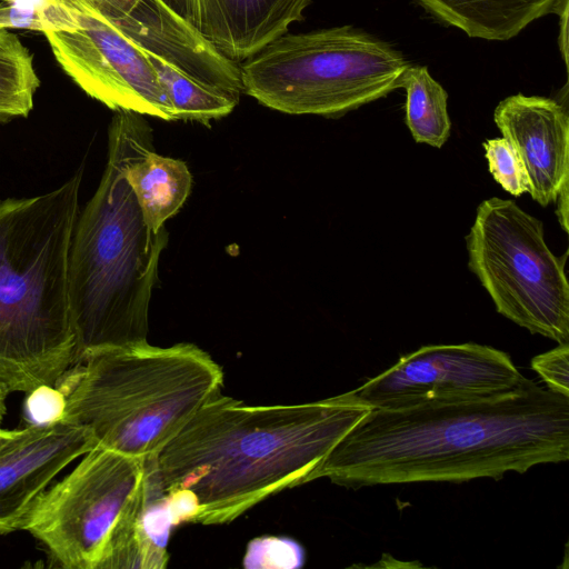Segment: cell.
Masks as SVG:
<instances>
[{"mask_svg":"<svg viewBox=\"0 0 569 569\" xmlns=\"http://www.w3.org/2000/svg\"><path fill=\"white\" fill-rule=\"evenodd\" d=\"M569 459V397L528 378L508 391L371 409L313 475L346 488L466 482Z\"/></svg>","mask_w":569,"mask_h":569,"instance_id":"6da1fadb","label":"cell"},{"mask_svg":"<svg viewBox=\"0 0 569 569\" xmlns=\"http://www.w3.org/2000/svg\"><path fill=\"white\" fill-rule=\"evenodd\" d=\"M370 410L350 391L274 406L219 392L152 458L171 521L228 523L269 496L313 481L329 451Z\"/></svg>","mask_w":569,"mask_h":569,"instance_id":"7a4b0ae2","label":"cell"},{"mask_svg":"<svg viewBox=\"0 0 569 569\" xmlns=\"http://www.w3.org/2000/svg\"><path fill=\"white\" fill-rule=\"evenodd\" d=\"M82 171L54 190L0 202V383L29 393L77 362L69 254Z\"/></svg>","mask_w":569,"mask_h":569,"instance_id":"3957f363","label":"cell"},{"mask_svg":"<svg viewBox=\"0 0 569 569\" xmlns=\"http://www.w3.org/2000/svg\"><path fill=\"white\" fill-rule=\"evenodd\" d=\"M126 110L108 130V161L100 183L79 212L69 254V301L77 363L147 340L151 292L168 243L151 230L126 174Z\"/></svg>","mask_w":569,"mask_h":569,"instance_id":"277c9868","label":"cell"},{"mask_svg":"<svg viewBox=\"0 0 569 569\" xmlns=\"http://www.w3.org/2000/svg\"><path fill=\"white\" fill-rule=\"evenodd\" d=\"M222 386L221 367L196 345L144 341L74 365L56 387L60 421L87 429L97 447L152 459Z\"/></svg>","mask_w":569,"mask_h":569,"instance_id":"5b68a950","label":"cell"},{"mask_svg":"<svg viewBox=\"0 0 569 569\" xmlns=\"http://www.w3.org/2000/svg\"><path fill=\"white\" fill-rule=\"evenodd\" d=\"M152 459L94 447L33 502L23 529L67 569L163 568L168 553L146 525Z\"/></svg>","mask_w":569,"mask_h":569,"instance_id":"8992f818","label":"cell"},{"mask_svg":"<svg viewBox=\"0 0 569 569\" xmlns=\"http://www.w3.org/2000/svg\"><path fill=\"white\" fill-rule=\"evenodd\" d=\"M242 62V91L259 103L327 118L385 98L410 66L390 43L352 26L284 33Z\"/></svg>","mask_w":569,"mask_h":569,"instance_id":"52a82bcc","label":"cell"},{"mask_svg":"<svg viewBox=\"0 0 569 569\" xmlns=\"http://www.w3.org/2000/svg\"><path fill=\"white\" fill-rule=\"evenodd\" d=\"M468 266L496 310L516 325L569 343L567 254L556 256L543 224L512 200L482 201L466 236Z\"/></svg>","mask_w":569,"mask_h":569,"instance_id":"ba28073f","label":"cell"},{"mask_svg":"<svg viewBox=\"0 0 569 569\" xmlns=\"http://www.w3.org/2000/svg\"><path fill=\"white\" fill-rule=\"evenodd\" d=\"M76 24L43 32L63 71L91 98L113 111L177 120L172 103L146 56L87 0H61Z\"/></svg>","mask_w":569,"mask_h":569,"instance_id":"9c48e42d","label":"cell"},{"mask_svg":"<svg viewBox=\"0 0 569 569\" xmlns=\"http://www.w3.org/2000/svg\"><path fill=\"white\" fill-rule=\"evenodd\" d=\"M510 356L475 342L428 345L351 390L371 409L459 400L508 391L522 380Z\"/></svg>","mask_w":569,"mask_h":569,"instance_id":"30bf717a","label":"cell"},{"mask_svg":"<svg viewBox=\"0 0 569 569\" xmlns=\"http://www.w3.org/2000/svg\"><path fill=\"white\" fill-rule=\"evenodd\" d=\"M94 447L87 429L57 421L27 425L0 449V535L22 530L40 493L69 463Z\"/></svg>","mask_w":569,"mask_h":569,"instance_id":"8fae6325","label":"cell"},{"mask_svg":"<svg viewBox=\"0 0 569 569\" xmlns=\"http://www.w3.org/2000/svg\"><path fill=\"white\" fill-rule=\"evenodd\" d=\"M493 120L520 154L529 193L542 207L569 184V117L556 100L517 93L498 103Z\"/></svg>","mask_w":569,"mask_h":569,"instance_id":"7c38bea8","label":"cell"},{"mask_svg":"<svg viewBox=\"0 0 569 569\" xmlns=\"http://www.w3.org/2000/svg\"><path fill=\"white\" fill-rule=\"evenodd\" d=\"M220 54L242 62L303 19L311 0H161Z\"/></svg>","mask_w":569,"mask_h":569,"instance_id":"4fadbf2b","label":"cell"},{"mask_svg":"<svg viewBox=\"0 0 569 569\" xmlns=\"http://www.w3.org/2000/svg\"><path fill=\"white\" fill-rule=\"evenodd\" d=\"M87 1L140 48L201 82H214L226 69L227 59L161 0Z\"/></svg>","mask_w":569,"mask_h":569,"instance_id":"5bb4252c","label":"cell"},{"mask_svg":"<svg viewBox=\"0 0 569 569\" xmlns=\"http://www.w3.org/2000/svg\"><path fill=\"white\" fill-rule=\"evenodd\" d=\"M143 114L126 110L128 153L124 174L147 226L159 231L187 200L192 177L187 164L158 154Z\"/></svg>","mask_w":569,"mask_h":569,"instance_id":"9a60e30c","label":"cell"},{"mask_svg":"<svg viewBox=\"0 0 569 569\" xmlns=\"http://www.w3.org/2000/svg\"><path fill=\"white\" fill-rule=\"evenodd\" d=\"M433 19L470 38L505 41L532 21L557 13L565 0H415Z\"/></svg>","mask_w":569,"mask_h":569,"instance_id":"2e32d148","label":"cell"},{"mask_svg":"<svg viewBox=\"0 0 569 569\" xmlns=\"http://www.w3.org/2000/svg\"><path fill=\"white\" fill-rule=\"evenodd\" d=\"M400 88L406 90L405 122L416 142L441 148L450 136L448 93L426 66H409Z\"/></svg>","mask_w":569,"mask_h":569,"instance_id":"e0dca14e","label":"cell"},{"mask_svg":"<svg viewBox=\"0 0 569 569\" xmlns=\"http://www.w3.org/2000/svg\"><path fill=\"white\" fill-rule=\"evenodd\" d=\"M146 56L172 103L177 120L208 123L226 117L238 104L240 96L201 82L154 53L146 51Z\"/></svg>","mask_w":569,"mask_h":569,"instance_id":"ac0fdd59","label":"cell"},{"mask_svg":"<svg viewBox=\"0 0 569 569\" xmlns=\"http://www.w3.org/2000/svg\"><path fill=\"white\" fill-rule=\"evenodd\" d=\"M39 86L32 54L8 31L0 37V122L28 117Z\"/></svg>","mask_w":569,"mask_h":569,"instance_id":"d6986e66","label":"cell"},{"mask_svg":"<svg viewBox=\"0 0 569 569\" xmlns=\"http://www.w3.org/2000/svg\"><path fill=\"white\" fill-rule=\"evenodd\" d=\"M482 146L493 179L515 197L528 192L529 177L516 148L503 137L488 139Z\"/></svg>","mask_w":569,"mask_h":569,"instance_id":"ffe728a7","label":"cell"},{"mask_svg":"<svg viewBox=\"0 0 569 569\" xmlns=\"http://www.w3.org/2000/svg\"><path fill=\"white\" fill-rule=\"evenodd\" d=\"M24 413L28 425H49L62 419L66 398L56 386H40L27 393Z\"/></svg>","mask_w":569,"mask_h":569,"instance_id":"44dd1931","label":"cell"},{"mask_svg":"<svg viewBox=\"0 0 569 569\" xmlns=\"http://www.w3.org/2000/svg\"><path fill=\"white\" fill-rule=\"evenodd\" d=\"M531 368L546 387L569 397V343L536 356L531 359Z\"/></svg>","mask_w":569,"mask_h":569,"instance_id":"7402d4cb","label":"cell"},{"mask_svg":"<svg viewBox=\"0 0 569 569\" xmlns=\"http://www.w3.org/2000/svg\"><path fill=\"white\" fill-rule=\"evenodd\" d=\"M47 9L29 10L0 2V29L14 28L44 32L48 30Z\"/></svg>","mask_w":569,"mask_h":569,"instance_id":"603a6c76","label":"cell"},{"mask_svg":"<svg viewBox=\"0 0 569 569\" xmlns=\"http://www.w3.org/2000/svg\"><path fill=\"white\" fill-rule=\"evenodd\" d=\"M560 14V50L566 66H568V0H565L557 11Z\"/></svg>","mask_w":569,"mask_h":569,"instance_id":"cb8c5ba5","label":"cell"},{"mask_svg":"<svg viewBox=\"0 0 569 569\" xmlns=\"http://www.w3.org/2000/svg\"><path fill=\"white\" fill-rule=\"evenodd\" d=\"M568 192H569V186L566 184L562 187V189L560 190V192L557 197L558 207H557V211H556L559 223L566 232H568V208H569Z\"/></svg>","mask_w":569,"mask_h":569,"instance_id":"d4e9b609","label":"cell"},{"mask_svg":"<svg viewBox=\"0 0 569 569\" xmlns=\"http://www.w3.org/2000/svg\"><path fill=\"white\" fill-rule=\"evenodd\" d=\"M52 1L53 0H0V2L29 10H46Z\"/></svg>","mask_w":569,"mask_h":569,"instance_id":"484cf974","label":"cell"},{"mask_svg":"<svg viewBox=\"0 0 569 569\" xmlns=\"http://www.w3.org/2000/svg\"><path fill=\"white\" fill-rule=\"evenodd\" d=\"M22 429H4L0 427V449L10 443L22 433Z\"/></svg>","mask_w":569,"mask_h":569,"instance_id":"4316f807","label":"cell"},{"mask_svg":"<svg viewBox=\"0 0 569 569\" xmlns=\"http://www.w3.org/2000/svg\"><path fill=\"white\" fill-rule=\"evenodd\" d=\"M8 395L9 391L7 390V388L2 383H0V426L7 412L6 400Z\"/></svg>","mask_w":569,"mask_h":569,"instance_id":"83f0119b","label":"cell"},{"mask_svg":"<svg viewBox=\"0 0 569 569\" xmlns=\"http://www.w3.org/2000/svg\"><path fill=\"white\" fill-rule=\"evenodd\" d=\"M9 30L8 29H0V37H2L3 34H6Z\"/></svg>","mask_w":569,"mask_h":569,"instance_id":"f1b7e54d","label":"cell"}]
</instances>
